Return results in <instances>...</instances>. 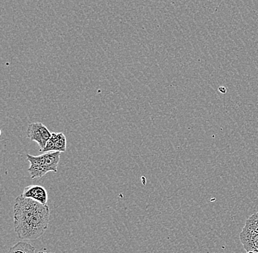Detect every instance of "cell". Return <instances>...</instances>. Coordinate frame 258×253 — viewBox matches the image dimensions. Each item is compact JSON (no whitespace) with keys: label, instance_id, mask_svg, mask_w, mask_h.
<instances>
[{"label":"cell","instance_id":"obj_1","mask_svg":"<svg viewBox=\"0 0 258 253\" xmlns=\"http://www.w3.org/2000/svg\"><path fill=\"white\" fill-rule=\"evenodd\" d=\"M50 210L43 205L22 195L16 199L14 209V229L22 239L35 240L48 228Z\"/></svg>","mask_w":258,"mask_h":253},{"label":"cell","instance_id":"obj_2","mask_svg":"<svg viewBox=\"0 0 258 253\" xmlns=\"http://www.w3.org/2000/svg\"><path fill=\"white\" fill-rule=\"evenodd\" d=\"M59 151H50L38 156L27 154V159L30 166L28 172L32 179L41 178L48 172H57L58 165L60 160Z\"/></svg>","mask_w":258,"mask_h":253},{"label":"cell","instance_id":"obj_3","mask_svg":"<svg viewBox=\"0 0 258 253\" xmlns=\"http://www.w3.org/2000/svg\"><path fill=\"white\" fill-rule=\"evenodd\" d=\"M240 239L246 252L254 251L258 253V212L246 220L240 233Z\"/></svg>","mask_w":258,"mask_h":253},{"label":"cell","instance_id":"obj_4","mask_svg":"<svg viewBox=\"0 0 258 253\" xmlns=\"http://www.w3.org/2000/svg\"><path fill=\"white\" fill-rule=\"evenodd\" d=\"M51 132L46 125L41 122H33L30 124L27 130V135L31 141H35L40 147V151L46 146L48 140L51 137Z\"/></svg>","mask_w":258,"mask_h":253},{"label":"cell","instance_id":"obj_5","mask_svg":"<svg viewBox=\"0 0 258 253\" xmlns=\"http://www.w3.org/2000/svg\"><path fill=\"white\" fill-rule=\"evenodd\" d=\"M22 196L34 200L43 205H47V190L40 185H30L24 188Z\"/></svg>","mask_w":258,"mask_h":253},{"label":"cell","instance_id":"obj_6","mask_svg":"<svg viewBox=\"0 0 258 253\" xmlns=\"http://www.w3.org/2000/svg\"><path fill=\"white\" fill-rule=\"evenodd\" d=\"M67 149V141L66 135L62 133H52L51 137L44 149L41 152H50V151H59L64 152Z\"/></svg>","mask_w":258,"mask_h":253},{"label":"cell","instance_id":"obj_7","mask_svg":"<svg viewBox=\"0 0 258 253\" xmlns=\"http://www.w3.org/2000/svg\"><path fill=\"white\" fill-rule=\"evenodd\" d=\"M8 253H35V249L30 243L19 241L11 246Z\"/></svg>","mask_w":258,"mask_h":253},{"label":"cell","instance_id":"obj_8","mask_svg":"<svg viewBox=\"0 0 258 253\" xmlns=\"http://www.w3.org/2000/svg\"><path fill=\"white\" fill-rule=\"evenodd\" d=\"M37 253H55V252H47L46 251H40V252Z\"/></svg>","mask_w":258,"mask_h":253},{"label":"cell","instance_id":"obj_9","mask_svg":"<svg viewBox=\"0 0 258 253\" xmlns=\"http://www.w3.org/2000/svg\"><path fill=\"white\" fill-rule=\"evenodd\" d=\"M246 253H257V252H254V251H248V252H246Z\"/></svg>","mask_w":258,"mask_h":253}]
</instances>
